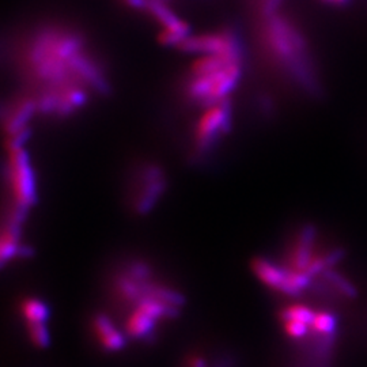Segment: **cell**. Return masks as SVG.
<instances>
[{
	"instance_id": "cell-1",
	"label": "cell",
	"mask_w": 367,
	"mask_h": 367,
	"mask_svg": "<svg viewBox=\"0 0 367 367\" xmlns=\"http://www.w3.org/2000/svg\"><path fill=\"white\" fill-rule=\"evenodd\" d=\"M11 59L39 116L72 117L110 89L87 36L63 20H45L23 32L13 44Z\"/></svg>"
},
{
	"instance_id": "cell-2",
	"label": "cell",
	"mask_w": 367,
	"mask_h": 367,
	"mask_svg": "<svg viewBox=\"0 0 367 367\" xmlns=\"http://www.w3.org/2000/svg\"><path fill=\"white\" fill-rule=\"evenodd\" d=\"M244 55H199L183 83L185 101L200 109L230 100L243 74Z\"/></svg>"
},
{
	"instance_id": "cell-3",
	"label": "cell",
	"mask_w": 367,
	"mask_h": 367,
	"mask_svg": "<svg viewBox=\"0 0 367 367\" xmlns=\"http://www.w3.org/2000/svg\"><path fill=\"white\" fill-rule=\"evenodd\" d=\"M257 39L268 59L307 89L314 84L302 34L285 17L275 11H262Z\"/></svg>"
},
{
	"instance_id": "cell-4",
	"label": "cell",
	"mask_w": 367,
	"mask_h": 367,
	"mask_svg": "<svg viewBox=\"0 0 367 367\" xmlns=\"http://www.w3.org/2000/svg\"><path fill=\"white\" fill-rule=\"evenodd\" d=\"M6 183L10 203L7 215L25 221L29 210L36 203L34 170L23 144L7 147Z\"/></svg>"
},
{
	"instance_id": "cell-5",
	"label": "cell",
	"mask_w": 367,
	"mask_h": 367,
	"mask_svg": "<svg viewBox=\"0 0 367 367\" xmlns=\"http://www.w3.org/2000/svg\"><path fill=\"white\" fill-rule=\"evenodd\" d=\"M167 177L160 163L142 161L136 163L127 180V202L134 214H148L163 198Z\"/></svg>"
},
{
	"instance_id": "cell-6",
	"label": "cell",
	"mask_w": 367,
	"mask_h": 367,
	"mask_svg": "<svg viewBox=\"0 0 367 367\" xmlns=\"http://www.w3.org/2000/svg\"><path fill=\"white\" fill-rule=\"evenodd\" d=\"M191 136V153L195 160L208 157L228 134L231 125V102L224 100L202 109Z\"/></svg>"
},
{
	"instance_id": "cell-7",
	"label": "cell",
	"mask_w": 367,
	"mask_h": 367,
	"mask_svg": "<svg viewBox=\"0 0 367 367\" xmlns=\"http://www.w3.org/2000/svg\"><path fill=\"white\" fill-rule=\"evenodd\" d=\"M93 329L98 337L100 346L105 351L115 352V351H120L122 347L125 346V335L115 326L109 316L106 314L96 316L93 320Z\"/></svg>"
},
{
	"instance_id": "cell-8",
	"label": "cell",
	"mask_w": 367,
	"mask_h": 367,
	"mask_svg": "<svg viewBox=\"0 0 367 367\" xmlns=\"http://www.w3.org/2000/svg\"><path fill=\"white\" fill-rule=\"evenodd\" d=\"M22 313L27 328L44 326L48 317V307L39 300H26L22 302Z\"/></svg>"
},
{
	"instance_id": "cell-9",
	"label": "cell",
	"mask_w": 367,
	"mask_h": 367,
	"mask_svg": "<svg viewBox=\"0 0 367 367\" xmlns=\"http://www.w3.org/2000/svg\"><path fill=\"white\" fill-rule=\"evenodd\" d=\"M316 313L305 305L295 304V305L285 306L281 313L282 321H300L306 326H311L314 321Z\"/></svg>"
},
{
	"instance_id": "cell-10",
	"label": "cell",
	"mask_w": 367,
	"mask_h": 367,
	"mask_svg": "<svg viewBox=\"0 0 367 367\" xmlns=\"http://www.w3.org/2000/svg\"><path fill=\"white\" fill-rule=\"evenodd\" d=\"M323 276L326 278V282L332 285L336 291H339V294L345 295L347 298H356L358 297V290L355 288V285H352L351 282H348L343 275L333 271L332 268L324 271Z\"/></svg>"
},
{
	"instance_id": "cell-11",
	"label": "cell",
	"mask_w": 367,
	"mask_h": 367,
	"mask_svg": "<svg viewBox=\"0 0 367 367\" xmlns=\"http://www.w3.org/2000/svg\"><path fill=\"white\" fill-rule=\"evenodd\" d=\"M336 317L330 313L326 311H321V313H316L314 321L311 324V329L316 333L320 335H336Z\"/></svg>"
},
{
	"instance_id": "cell-12",
	"label": "cell",
	"mask_w": 367,
	"mask_h": 367,
	"mask_svg": "<svg viewBox=\"0 0 367 367\" xmlns=\"http://www.w3.org/2000/svg\"><path fill=\"white\" fill-rule=\"evenodd\" d=\"M283 326H285V332L291 337V339H305L309 333V328L310 326H306L304 323L300 321H283Z\"/></svg>"
},
{
	"instance_id": "cell-13",
	"label": "cell",
	"mask_w": 367,
	"mask_h": 367,
	"mask_svg": "<svg viewBox=\"0 0 367 367\" xmlns=\"http://www.w3.org/2000/svg\"><path fill=\"white\" fill-rule=\"evenodd\" d=\"M328 3H332V4H343L346 3L347 0H326Z\"/></svg>"
}]
</instances>
